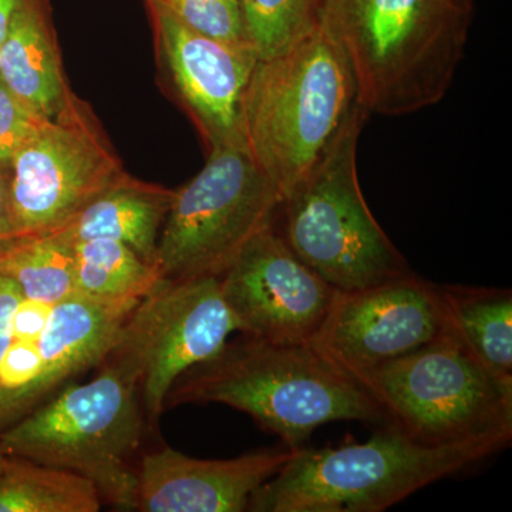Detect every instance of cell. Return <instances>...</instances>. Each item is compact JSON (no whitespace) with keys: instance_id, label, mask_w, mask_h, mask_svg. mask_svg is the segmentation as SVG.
Masks as SVG:
<instances>
[{"instance_id":"cell-3","label":"cell","mask_w":512,"mask_h":512,"mask_svg":"<svg viewBox=\"0 0 512 512\" xmlns=\"http://www.w3.org/2000/svg\"><path fill=\"white\" fill-rule=\"evenodd\" d=\"M356 103L349 64L320 28L256 62L242 106V134L282 200Z\"/></svg>"},{"instance_id":"cell-30","label":"cell","mask_w":512,"mask_h":512,"mask_svg":"<svg viewBox=\"0 0 512 512\" xmlns=\"http://www.w3.org/2000/svg\"><path fill=\"white\" fill-rule=\"evenodd\" d=\"M6 461H8V454L3 450L2 443H0V473H2L3 468L6 466Z\"/></svg>"},{"instance_id":"cell-2","label":"cell","mask_w":512,"mask_h":512,"mask_svg":"<svg viewBox=\"0 0 512 512\" xmlns=\"http://www.w3.org/2000/svg\"><path fill=\"white\" fill-rule=\"evenodd\" d=\"M208 403L249 414L289 448L303 447L313 431L332 421L387 424L375 397L309 343L248 336L227 342L217 355L178 377L165 409Z\"/></svg>"},{"instance_id":"cell-12","label":"cell","mask_w":512,"mask_h":512,"mask_svg":"<svg viewBox=\"0 0 512 512\" xmlns=\"http://www.w3.org/2000/svg\"><path fill=\"white\" fill-rule=\"evenodd\" d=\"M238 332L271 343H308L338 289L303 264L274 225L259 232L220 276Z\"/></svg>"},{"instance_id":"cell-17","label":"cell","mask_w":512,"mask_h":512,"mask_svg":"<svg viewBox=\"0 0 512 512\" xmlns=\"http://www.w3.org/2000/svg\"><path fill=\"white\" fill-rule=\"evenodd\" d=\"M173 195V190L143 183L126 173L57 232L73 245L89 239H114L157 265L158 239Z\"/></svg>"},{"instance_id":"cell-29","label":"cell","mask_w":512,"mask_h":512,"mask_svg":"<svg viewBox=\"0 0 512 512\" xmlns=\"http://www.w3.org/2000/svg\"><path fill=\"white\" fill-rule=\"evenodd\" d=\"M28 0H0V43L5 39L6 33L16 12L22 8Z\"/></svg>"},{"instance_id":"cell-24","label":"cell","mask_w":512,"mask_h":512,"mask_svg":"<svg viewBox=\"0 0 512 512\" xmlns=\"http://www.w3.org/2000/svg\"><path fill=\"white\" fill-rule=\"evenodd\" d=\"M194 32L229 45L252 49L239 0H158Z\"/></svg>"},{"instance_id":"cell-22","label":"cell","mask_w":512,"mask_h":512,"mask_svg":"<svg viewBox=\"0 0 512 512\" xmlns=\"http://www.w3.org/2000/svg\"><path fill=\"white\" fill-rule=\"evenodd\" d=\"M325 0H239L249 46L258 60L278 55L319 28Z\"/></svg>"},{"instance_id":"cell-20","label":"cell","mask_w":512,"mask_h":512,"mask_svg":"<svg viewBox=\"0 0 512 512\" xmlns=\"http://www.w3.org/2000/svg\"><path fill=\"white\" fill-rule=\"evenodd\" d=\"M96 485L72 471L8 456L0 473V512H97Z\"/></svg>"},{"instance_id":"cell-21","label":"cell","mask_w":512,"mask_h":512,"mask_svg":"<svg viewBox=\"0 0 512 512\" xmlns=\"http://www.w3.org/2000/svg\"><path fill=\"white\" fill-rule=\"evenodd\" d=\"M0 274L28 301L56 305L74 295V247L60 232L15 237L0 248Z\"/></svg>"},{"instance_id":"cell-10","label":"cell","mask_w":512,"mask_h":512,"mask_svg":"<svg viewBox=\"0 0 512 512\" xmlns=\"http://www.w3.org/2000/svg\"><path fill=\"white\" fill-rule=\"evenodd\" d=\"M124 174L93 111L73 94L10 160L15 237L63 228Z\"/></svg>"},{"instance_id":"cell-28","label":"cell","mask_w":512,"mask_h":512,"mask_svg":"<svg viewBox=\"0 0 512 512\" xmlns=\"http://www.w3.org/2000/svg\"><path fill=\"white\" fill-rule=\"evenodd\" d=\"M15 238L9 204V164H0V248Z\"/></svg>"},{"instance_id":"cell-14","label":"cell","mask_w":512,"mask_h":512,"mask_svg":"<svg viewBox=\"0 0 512 512\" xmlns=\"http://www.w3.org/2000/svg\"><path fill=\"white\" fill-rule=\"evenodd\" d=\"M295 448H268L229 460H202L164 447L137 467V510L242 512L252 495L288 463Z\"/></svg>"},{"instance_id":"cell-11","label":"cell","mask_w":512,"mask_h":512,"mask_svg":"<svg viewBox=\"0 0 512 512\" xmlns=\"http://www.w3.org/2000/svg\"><path fill=\"white\" fill-rule=\"evenodd\" d=\"M447 330L440 286L413 274L356 291H338L309 340L333 366L359 379L423 348Z\"/></svg>"},{"instance_id":"cell-25","label":"cell","mask_w":512,"mask_h":512,"mask_svg":"<svg viewBox=\"0 0 512 512\" xmlns=\"http://www.w3.org/2000/svg\"><path fill=\"white\" fill-rule=\"evenodd\" d=\"M49 120L10 92L0 80V164H9Z\"/></svg>"},{"instance_id":"cell-26","label":"cell","mask_w":512,"mask_h":512,"mask_svg":"<svg viewBox=\"0 0 512 512\" xmlns=\"http://www.w3.org/2000/svg\"><path fill=\"white\" fill-rule=\"evenodd\" d=\"M50 309L52 306L46 305V303L28 301L23 298L13 315V340L36 342L45 328Z\"/></svg>"},{"instance_id":"cell-18","label":"cell","mask_w":512,"mask_h":512,"mask_svg":"<svg viewBox=\"0 0 512 512\" xmlns=\"http://www.w3.org/2000/svg\"><path fill=\"white\" fill-rule=\"evenodd\" d=\"M447 328L495 375L512 380L510 289L440 286Z\"/></svg>"},{"instance_id":"cell-31","label":"cell","mask_w":512,"mask_h":512,"mask_svg":"<svg viewBox=\"0 0 512 512\" xmlns=\"http://www.w3.org/2000/svg\"><path fill=\"white\" fill-rule=\"evenodd\" d=\"M147 3L158 2V0H146Z\"/></svg>"},{"instance_id":"cell-15","label":"cell","mask_w":512,"mask_h":512,"mask_svg":"<svg viewBox=\"0 0 512 512\" xmlns=\"http://www.w3.org/2000/svg\"><path fill=\"white\" fill-rule=\"evenodd\" d=\"M134 308L92 301L76 293L53 305L37 339L42 396L64 380L99 366Z\"/></svg>"},{"instance_id":"cell-5","label":"cell","mask_w":512,"mask_h":512,"mask_svg":"<svg viewBox=\"0 0 512 512\" xmlns=\"http://www.w3.org/2000/svg\"><path fill=\"white\" fill-rule=\"evenodd\" d=\"M367 116L357 101L315 164L281 202L286 244L338 291L412 274L360 188L357 146Z\"/></svg>"},{"instance_id":"cell-23","label":"cell","mask_w":512,"mask_h":512,"mask_svg":"<svg viewBox=\"0 0 512 512\" xmlns=\"http://www.w3.org/2000/svg\"><path fill=\"white\" fill-rule=\"evenodd\" d=\"M42 397L37 340H13L0 362V431L35 409Z\"/></svg>"},{"instance_id":"cell-1","label":"cell","mask_w":512,"mask_h":512,"mask_svg":"<svg viewBox=\"0 0 512 512\" xmlns=\"http://www.w3.org/2000/svg\"><path fill=\"white\" fill-rule=\"evenodd\" d=\"M476 0H325L319 28L339 47L367 114L440 103L463 60Z\"/></svg>"},{"instance_id":"cell-9","label":"cell","mask_w":512,"mask_h":512,"mask_svg":"<svg viewBox=\"0 0 512 512\" xmlns=\"http://www.w3.org/2000/svg\"><path fill=\"white\" fill-rule=\"evenodd\" d=\"M238 323L220 278L164 279L128 315L104 357L133 377L150 423H157L178 377L217 355Z\"/></svg>"},{"instance_id":"cell-13","label":"cell","mask_w":512,"mask_h":512,"mask_svg":"<svg viewBox=\"0 0 512 512\" xmlns=\"http://www.w3.org/2000/svg\"><path fill=\"white\" fill-rule=\"evenodd\" d=\"M148 6L175 90L208 150L245 146L242 106L258 62L254 50L194 32L163 3Z\"/></svg>"},{"instance_id":"cell-4","label":"cell","mask_w":512,"mask_h":512,"mask_svg":"<svg viewBox=\"0 0 512 512\" xmlns=\"http://www.w3.org/2000/svg\"><path fill=\"white\" fill-rule=\"evenodd\" d=\"M498 450L487 443L424 446L386 424L366 443L295 448L247 511L380 512Z\"/></svg>"},{"instance_id":"cell-27","label":"cell","mask_w":512,"mask_h":512,"mask_svg":"<svg viewBox=\"0 0 512 512\" xmlns=\"http://www.w3.org/2000/svg\"><path fill=\"white\" fill-rule=\"evenodd\" d=\"M22 299L19 286L8 276L0 274V362L13 342V315Z\"/></svg>"},{"instance_id":"cell-19","label":"cell","mask_w":512,"mask_h":512,"mask_svg":"<svg viewBox=\"0 0 512 512\" xmlns=\"http://www.w3.org/2000/svg\"><path fill=\"white\" fill-rule=\"evenodd\" d=\"M73 247L74 293L83 298L137 306L164 281L158 265L123 242L97 238Z\"/></svg>"},{"instance_id":"cell-7","label":"cell","mask_w":512,"mask_h":512,"mask_svg":"<svg viewBox=\"0 0 512 512\" xmlns=\"http://www.w3.org/2000/svg\"><path fill=\"white\" fill-rule=\"evenodd\" d=\"M392 424L424 446L512 440V380L495 375L446 330L439 338L360 376Z\"/></svg>"},{"instance_id":"cell-16","label":"cell","mask_w":512,"mask_h":512,"mask_svg":"<svg viewBox=\"0 0 512 512\" xmlns=\"http://www.w3.org/2000/svg\"><path fill=\"white\" fill-rule=\"evenodd\" d=\"M0 80L49 119L73 96L64 77L50 0H28L16 12L0 43Z\"/></svg>"},{"instance_id":"cell-8","label":"cell","mask_w":512,"mask_h":512,"mask_svg":"<svg viewBox=\"0 0 512 512\" xmlns=\"http://www.w3.org/2000/svg\"><path fill=\"white\" fill-rule=\"evenodd\" d=\"M282 198L247 146L212 148L200 173L174 191L157 245L164 279L220 278L264 229Z\"/></svg>"},{"instance_id":"cell-6","label":"cell","mask_w":512,"mask_h":512,"mask_svg":"<svg viewBox=\"0 0 512 512\" xmlns=\"http://www.w3.org/2000/svg\"><path fill=\"white\" fill-rule=\"evenodd\" d=\"M100 365L89 383L70 384L0 431V443L8 456L79 474L96 485L101 500L136 511L131 458L143 439L140 389L116 363L104 359Z\"/></svg>"}]
</instances>
